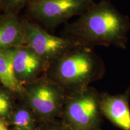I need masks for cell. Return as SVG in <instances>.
Segmentation results:
<instances>
[{
  "label": "cell",
  "mask_w": 130,
  "mask_h": 130,
  "mask_svg": "<svg viewBox=\"0 0 130 130\" xmlns=\"http://www.w3.org/2000/svg\"><path fill=\"white\" fill-rule=\"evenodd\" d=\"M130 19L109 0L95 3L75 21L66 24L61 36L83 46H113L125 50Z\"/></svg>",
  "instance_id": "6da1fadb"
},
{
  "label": "cell",
  "mask_w": 130,
  "mask_h": 130,
  "mask_svg": "<svg viewBox=\"0 0 130 130\" xmlns=\"http://www.w3.org/2000/svg\"><path fill=\"white\" fill-rule=\"evenodd\" d=\"M105 72L104 63L93 48L78 45L51 63L45 75L69 95L89 87Z\"/></svg>",
  "instance_id": "7a4b0ae2"
},
{
  "label": "cell",
  "mask_w": 130,
  "mask_h": 130,
  "mask_svg": "<svg viewBox=\"0 0 130 130\" xmlns=\"http://www.w3.org/2000/svg\"><path fill=\"white\" fill-rule=\"evenodd\" d=\"M64 113L74 130H101V93L89 87L68 95Z\"/></svg>",
  "instance_id": "3957f363"
},
{
  "label": "cell",
  "mask_w": 130,
  "mask_h": 130,
  "mask_svg": "<svg viewBox=\"0 0 130 130\" xmlns=\"http://www.w3.org/2000/svg\"><path fill=\"white\" fill-rule=\"evenodd\" d=\"M95 0H34L26 7V16L46 30H54L75 16L90 9Z\"/></svg>",
  "instance_id": "277c9868"
},
{
  "label": "cell",
  "mask_w": 130,
  "mask_h": 130,
  "mask_svg": "<svg viewBox=\"0 0 130 130\" xmlns=\"http://www.w3.org/2000/svg\"><path fill=\"white\" fill-rule=\"evenodd\" d=\"M19 19L25 45L49 65L71 49L81 45L68 38L52 35L27 16Z\"/></svg>",
  "instance_id": "5b68a950"
},
{
  "label": "cell",
  "mask_w": 130,
  "mask_h": 130,
  "mask_svg": "<svg viewBox=\"0 0 130 130\" xmlns=\"http://www.w3.org/2000/svg\"><path fill=\"white\" fill-rule=\"evenodd\" d=\"M24 87L27 102L40 115L53 116L64 106L68 94L45 75Z\"/></svg>",
  "instance_id": "8992f818"
},
{
  "label": "cell",
  "mask_w": 130,
  "mask_h": 130,
  "mask_svg": "<svg viewBox=\"0 0 130 130\" xmlns=\"http://www.w3.org/2000/svg\"><path fill=\"white\" fill-rule=\"evenodd\" d=\"M12 56L16 77L24 86L44 75L50 66L26 45L12 49Z\"/></svg>",
  "instance_id": "52a82bcc"
},
{
  "label": "cell",
  "mask_w": 130,
  "mask_h": 130,
  "mask_svg": "<svg viewBox=\"0 0 130 130\" xmlns=\"http://www.w3.org/2000/svg\"><path fill=\"white\" fill-rule=\"evenodd\" d=\"M130 86L120 95L101 93V108L103 116L122 130H130Z\"/></svg>",
  "instance_id": "ba28073f"
},
{
  "label": "cell",
  "mask_w": 130,
  "mask_h": 130,
  "mask_svg": "<svg viewBox=\"0 0 130 130\" xmlns=\"http://www.w3.org/2000/svg\"><path fill=\"white\" fill-rule=\"evenodd\" d=\"M25 45L19 16L0 14V51Z\"/></svg>",
  "instance_id": "9c48e42d"
},
{
  "label": "cell",
  "mask_w": 130,
  "mask_h": 130,
  "mask_svg": "<svg viewBox=\"0 0 130 130\" xmlns=\"http://www.w3.org/2000/svg\"><path fill=\"white\" fill-rule=\"evenodd\" d=\"M0 84L14 94L24 96L25 93V87L14 73L12 49L0 51Z\"/></svg>",
  "instance_id": "30bf717a"
},
{
  "label": "cell",
  "mask_w": 130,
  "mask_h": 130,
  "mask_svg": "<svg viewBox=\"0 0 130 130\" xmlns=\"http://www.w3.org/2000/svg\"><path fill=\"white\" fill-rule=\"evenodd\" d=\"M30 112L25 108H21L14 116V125L16 130H30L32 125Z\"/></svg>",
  "instance_id": "8fae6325"
},
{
  "label": "cell",
  "mask_w": 130,
  "mask_h": 130,
  "mask_svg": "<svg viewBox=\"0 0 130 130\" xmlns=\"http://www.w3.org/2000/svg\"><path fill=\"white\" fill-rule=\"evenodd\" d=\"M34 0H2L3 12L4 13L19 16V13L24 8Z\"/></svg>",
  "instance_id": "7c38bea8"
},
{
  "label": "cell",
  "mask_w": 130,
  "mask_h": 130,
  "mask_svg": "<svg viewBox=\"0 0 130 130\" xmlns=\"http://www.w3.org/2000/svg\"><path fill=\"white\" fill-rule=\"evenodd\" d=\"M12 93L4 87L3 89H0V115L1 116L7 115L12 108V99L10 95Z\"/></svg>",
  "instance_id": "4fadbf2b"
},
{
  "label": "cell",
  "mask_w": 130,
  "mask_h": 130,
  "mask_svg": "<svg viewBox=\"0 0 130 130\" xmlns=\"http://www.w3.org/2000/svg\"><path fill=\"white\" fill-rule=\"evenodd\" d=\"M0 130H8V129L4 124H3V123H0Z\"/></svg>",
  "instance_id": "5bb4252c"
},
{
  "label": "cell",
  "mask_w": 130,
  "mask_h": 130,
  "mask_svg": "<svg viewBox=\"0 0 130 130\" xmlns=\"http://www.w3.org/2000/svg\"><path fill=\"white\" fill-rule=\"evenodd\" d=\"M3 7H2V0H0V14L3 13Z\"/></svg>",
  "instance_id": "9a60e30c"
},
{
  "label": "cell",
  "mask_w": 130,
  "mask_h": 130,
  "mask_svg": "<svg viewBox=\"0 0 130 130\" xmlns=\"http://www.w3.org/2000/svg\"><path fill=\"white\" fill-rule=\"evenodd\" d=\"M54 130H65V129H54Z\"/></svg>",
  "instance_id": "2e32d148"
},
{
  "label": "cell",
  "mask_w": 130,
  "mask_h": 130,
  "mask_svg": "<svg viewBox=\"0 0 130 130\" xmlns=\"http://www.w3.org/2000/svg\"><path fill=\"white\" fill-rule=\"evenodd\" d=\"M0 85H1V84H0Z\"/></svg>",
  "instance_id": "e0dca14e"
}]
</instances>
